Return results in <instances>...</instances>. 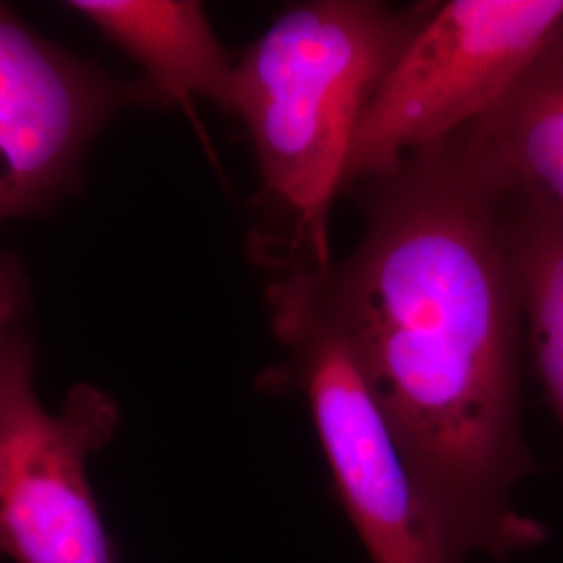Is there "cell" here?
<instances>
[{
	"label": "cell",
	"instance_id": "cell-1",
	"mask_svg": "<svg viewBox=\"0 0 563 563\" xmlns=\"http://www.w3.org/2000/svg\"><path fill=\"white\" fill-rule=\"evenodd\" d=\"M369 188L353 253L286 272L355 355L416 483L467 562L547 541L518 509L522 299L504 188L462 134Z\"/></svg>",
	"mask_w": 563,
	"mask_h": 563
},
{
	"label": "cell",
	"instance_id": "cell-2",
	"mask_svg": "<svg viewBox=\"0 0 563 563\" xmlns=\"http://www.w3.org/2000/svg\"><path fill=\"white\" fill-rule=\"evenodd\" d=\"M426 7L316 0L286 9L234 63L228 113L246 125L269 228L255 255L278 269H328L330 211L367 102Z\"/></svg>",
	"mask_w": 563,
	"mask_h": 563
},
{
	"label": "cell",
	"instance_id": "cell-3",
	"mask_svg": "<svg viewBox=\"0 0 563 563\" xmlns=\"http://www.w3.org/2000/svg\"><path fill=\"white\" fill-rule=\"evenodd\" d=\"M563 34V0H449L423 20L363 111L344 188L483 120Z\"/></svg>",
	"mask_w": 563,
	"mask_h": 563
},
{
	"label": "cell",
	"instance_id": "cell-4",
	"mask_svg": "<svg viewBox=\"0 0 563 563\" xmlns=\"http://www.w3.org/2000/svg\"><path fill=\"white\" fill-rule=\"evenodd\" d=\"M290 353L284 376L305 395L336 495L372 563H465L446 539L341 332L280 276L267 290Z\"/></svg>",
	"mask_w": 563,
	"mask_h": 563
},
{
	"label": "cell",
	"instance_id": "cell-5",
	"mask_svg": "<svg viewBox=\"0 0 563 563\" xmlns=\"http://www.w3.org/2000/svg\"><path fill=\"white\" fill-rule=\"evenodd\" d=\"M34 365L0 386V558L118 563L88 474L90 457L118 432V402L78 384L48 411Z\"/></svg>",
	"mask_w": 563,
	"mask_h": 563
},
{
	"label": "cell",
	"instance_id": "cell-6",
	"mask_svg": "<svg viewBox=\"0 0 563 563\" xmlns=\"http://www.w3.org/2000/svg\"><path fill=\"white\" fill-rule=\"evenodd\" d=\"M130 107L167 104L144 78L121 80L0 4V225L69 192L102 128Z\"/></svg>",
	"mask_w": 563,
	"mask_h": 563
},
{
	"label": "cell",
	"instance_id": "cell-7",
	"mask_svg": "<svg viewBox=\"0 0 563 563\" xmlns=\"http://www.w3.org/2000/svg\"><path fill=\"white\" fill-rule=\"evenodd\" d=\"M69 11L141 65L167 107L205 99L228 111L234 63L195 0H71Z\"/></svg>",
	"mask_w": 563,
	"mask_h": 563
},
{
	"label": "cell",
	"instance_id": "cell-8",
	"mask_svg": "<svg viewBox=\"0 0 563 563\" xmlns=\"http://www.w3.org/2000/svg\"><path fill=\"white\" fill-rule=\"evenodd\" d=\"M460 134L505 195L563 223V34L504 101Z\"/></svg>",
	"mask_w": 563,
	"mask_h": 563
},
{
	"label": "cell",
	"instance_id": "cell-9",
	"mask_svg": "<svg viewBox=\"0 0 563 563\" xmlns=\"http://www.w3.org/2000/svg\"><path fill=\"white\" fill-rule=\"evenodd\" d=\"M507 211L532 362L563 428V223L511 195Z\"/></svg>",
	"mask_w": 563,
	"mask_h": 563
},
{
	"label": "cell",
	"instance_id": "cell-10",
	"mask_svg": "<svg viewBox=\"0 0 563 563\" xmlns=\"http://www.w3.org/2000/svg\"><path fill=\"white\" fill-rule=\"evenodd\" d=\"M34 363L27 280L20 262L0 244V386Z\"/></svg>",
	"mask_w": 563,
	"mask_h": 563
}]
</instances>
